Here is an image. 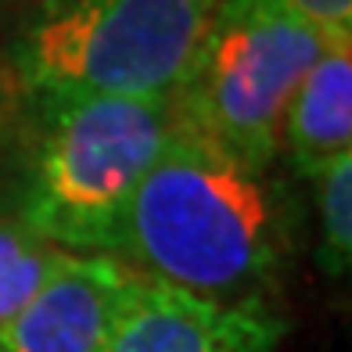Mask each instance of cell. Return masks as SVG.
Listing matches in <instances>:
<instances>
[{
    "mask_svg": "<svg viewBox=\"0 0 352 352\" xmlns=\"http://www.w3.org/2000/svg\"><path fill=\"white\" fill-rule=\"evenodd\" d=\"M116 259L148 280L234 302L277 266V205L259 169L176 130L122 216Z\"/></svg>",
    "mask_w": 352,
    "mask_h": 352,
    "instance_id": "1",
    "label": "cell"
},
{
    "mask_svg": "<svg viewBox=\"0 0 352 352\" xmlns=\"http://www.w3.org/2000/svg\"><path fill=\"white\" fill-rule=\"evenodd\" d=\"M19 216L58 248L111 255L137 187L176 133L173 104L155 98L54 101Z\"/></svg>",
    "mask_w": 352,
    "mask_h": 352,
    "instance_id": "2",
    "label": "cell"
},
{
    "mask_svg": "<svg viewBox=\"0 0 352 352\" xmlns=\"http://www.w3.org/2000/svg\"><path fill=\"white\" fill-rule=\"evenodd\" d=\"M219 0H47L14 47L29 90L47 101H169Z\"/></svg>",
    "mask_w": 352,
    "mask_h": 352,
    "instance_id": "3",
    "label": "cell"
},
{
    "mask_svg": "<svg viewBox=\"0 0 352 352\" xmlns=\"http://www.w3.org/2000/svg\"><path fill=\"white\" fill-rule=\"evenodd\" d=\"M327 40L277 0H219L169 98L176 130L266 173L284 111Z\"/></svg>",
    "mask_w": 352,
    "mask_h": 352,
    "instance_id": "4",
    "label": "cell"
},
{
    "mask_svg": "<svg viewBox=\"0 0 352 352\" xmlns=\"http://www.w3.org/2000/svg\"><path fill=\"white\" fill-rule=\"evenodd\" d=\"M284 324L255 298L216 302L140 277L101 352H274Z\"/></svg>",
    "mask_w": 352,
    "mask_h": 352,
    "instance_id": "5",
    "label": "cell"
},
{
    "mask_svg": "<svg viewBox=\"0 0 352 352\" xmlns=\"http://www.w3.org/2000/svg\"><path fill=\"white\" fill-rule=\"evenodd\" d=\"M140 274L116 255H69L40 295L0 327L4 352H101Z\"/></svg>",
    "mask_w": 352,
    "mask_h": 352,
    "instance_id": "6",
    "label": "cell"
},
{
    "mask_svg": "<svg viewBox=\"0 0 352 352\" xmlns=\"http://www.w3.org/2000/svg\"><path fill=\"white\" fill-rule=\"evenodd\" d=\"M280 148L302 176L352 155V43H327L284 111Z\"/></svg>",
    "mask_w": 352,
    "mask_h": 352,
    "instance_id": "7",
    "label": "cell"
},
{
    "mask_svg": "<svg viewBox=\"0 0 352 352\" xmlns=\"http://www.w3.org/2000/svg\"><path fill=\"white\" fill-rule=\"evenodd\" d=\"M72 252L36 234L22 216L0 212V327H8Z\"/></svg>",
    "mask_w": 352,
    "mask_h": 352,
    "instance_id": "8",
    "label": "cell"
},
{
    "mask_svg": "<svg viewBox=\"0 0 352 352\" xmlns=\"http://www.w3.org/2000/svg\"><path fill=\"white\" fill-rule=\"evenodd\" d=\"M313 180L320 201V266L327 277H345L352 263V155L334 158Z\"/></svg>",
    "mask_w": 352,
    "mask_h": 352,
    "instance_id": "9",
    "label": "cell"
},
{
    "mask_svg": "<svg viewBox=\"0 0 352 352\" xmlns=\"http://www.w3.org/2000/svg\"><path fill=\"white\" fill-rule=\"evenodd\" d=\"M327 43H352V0H277Z\"/></svg>",
    "mask_w": 352,
    "mask_h": 352,
    "instance_id": "10",
    "label": "cell"
},
{
    "mask_svg": "<svg viewBox=\"0 0 352 352\" xmlns=\"http://www.w3.org/2000/svg\"><path fill=\"white\" fill-rule=\"evenodd\" d=\"M8 201H11V184L4 180V173H0V212H8Z\"/></svg>",
    "mask_w": 352,
    "mask_h": 352,
    "instance_id": "11",
    "label": "cell"
},
{
    "mask_svg": "<svg viewBox=\"0 0 352 352\" xmlns=\"http://www.w3.org/2000/svg\"><path fill=\"white\" fill-rule=\"evenodd\" d=\"M8 4H19V0H0V8H8Z\"/></svg>",
    "mask_w": 352,
    "mask_h": 352,
    "instance_id": "12",
    "label": "cell"
},
{
    "mask_svg": "<svg viewBox=\"0 0 352 352\" xmlns=\"http://www.w3.org/2000/svg\"><path fill=\"white\" fill-rule=\"evenodd\" d=\"M0 352H4V349H0Z\"/></svg>",
    "mask_w": 352,
    "mask_h": 352,
    "instance_id": "13",
    "label": "cell"
}]
</instances>
